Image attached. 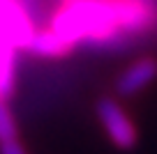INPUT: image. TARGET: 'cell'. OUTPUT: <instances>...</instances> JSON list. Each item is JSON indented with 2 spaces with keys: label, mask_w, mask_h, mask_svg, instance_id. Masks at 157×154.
<instances>
[{
  "label": "cell",
  "mask_w": 157,
  "mask_h": 154,
  "mask_svg": "<svg viewBox=\"0 0 157 154\" xmlns=\"http://www.w3.org/2000/svg\"><path fill=\"white\" fill-rule=\"evenodd\" d=\"M51 28L67 42H109L120 32L118 0H63Z\"/></svg>",
  "instance_id": "1"
},
{
  "label": "cell",
  "mask_w": 157,
  "mask_h": 154,
  "mask_svg": "<svg viewBox=\"0 0 157 154\" xmlns=\"http://www.w3.org/2000/svg\"><path fill=\"white\" fill-rule=\"evenodd\" d=\"M35 30L16 0H0V97L14 90V48H28Z\"/></svg>",
  "instance_id": "2"
},
{
  "label": "cell",
  "mask_w": 157,
  "mask_h": 154,
  "mask_svg": "<svg viewBox=\"0 0 157 154\" xmlns=\"http://www.w3.org/2000/svg\"><path fill=\"white\" fill-rule=\"evenodd\" d=\"M97 117L102 120L104 129H106L109 138L116 147L120 149H132L136 145V129L129 122L127 113L123 111V106L111 97H102L97 101Z\"/></svg>",
  "instance_id": "3"
},
{
  "label": "cell",
  "mask_w": 157,
  "mask_h": 154,
  "mask_svg": "<svg viewBox=\"0 0 157 154\" xmlns=\"http://www.w3.org/2000/svg\"><path fill=\"white\" fill-rule=\"evenodd\" d=\"M157 78V60L155 58H141L123 72V76L116 81V94L120 97H132L146 85H150Z\"/></svg>",
  "instance_id": "4"
},
{
  "label": "cell",
  "mask_w": 157,
  "mask_h": 154,
  "mask_svg": "<svg viewBox=\"0 0 157 154\" xmlns=\"http://www.w3.org/2000/svg\"><path fill=\"white\" fill-rule=\"evenodd\" d=\"M72 48H74V44L67 42L63 35H58L53 28L35 32L33 39H30V44H28V51H33V53H37V55H44V58H63Z\"/></svg>",
  "instance_id": "5"
},
{
  "label": "cell",
  "mask_w": 157,
  "mask_h": 154,
  "mask_svg": "<svg viewBox=\"0 0 157 154\" xmlns=\"http://www.w3.org/2000/svg\"><path fill=\"white\" fill-rule=\"evenodd\" d=\"M19 138V131H16V122L12 115L7 101L0 97V143H7V140H16Z\"/></svg>",
  "instance_id": "6"
},
{
  "label": "cell",
  "mask_w": 157,
  "mask_h": 154,
  "mask_svg": "<svg viewBox=\"0 0 157 154\" xmlns=\"http://www.w3.org/2000/svg\"><path fill=\"white\" fill-rule=\"evenodd\" d=\"M0 154H25V149L21 147L19 138H16V140H7V143H0Z\"/></svg>",
  "instance_id": "7"
}]
</instances>
